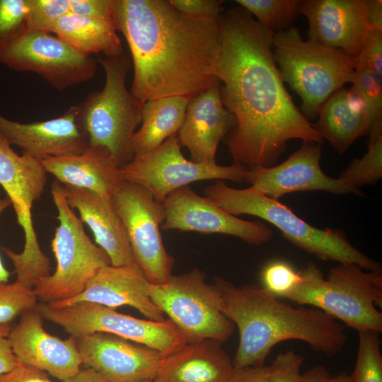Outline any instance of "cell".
<instances>
[{"mask_svg": "<svg viewBox=\"0 0 382 382\" xmlns=\"http://www.w3.org/2000/svg\"><path fill=\"white\" fill-rule=\"evenodd\" d=\"M220 30L216 74L223 105L234 119L226 140L233 163L271 167L289 140L323 143L284 87L272 50L274 33L241 6L221 13Z\"/></svg>", "mask_w": 382, "mask_h": 382, "instance_id": "obj_1", "label": "cell"}, {"mask_svg": "<svg viewBox=\"0 0 382 382\" xmlns=\"http://www.w3.org/2000/svg\"><path fill=\"white\" fill-rule=\"evenodd\" d=\"M112 6L115 28L131 52L130 91L137 98H192L220 84L221 16L192 17L167 0H112Z\"/></svg>", "mask_w": 382, "mask_h": 382, "instance_id": "obj_2", "label": "cell"}, {"mask_svg": "<svg viewBox=\"0 0 382 382\" xmlns=\"http://www.w3.org/2000/svg\"><path fill=\"white\" fill-rule=\"evenodd\" d=\"M213 284L222 313L238 329L234 369L263 366L271 349L285 340L302 341L328 357L346 345L345 325L318 308L294 307L256 284L237 286L219 277Z\"/></svg>", "mask_w": 382, "mask_h": 382, "instance_id": "obj_3", "label": "cell"}, {"mask_svg": "<svg viewBox=\"0 0 382 382\" xmlns=\"http://www.w3.org/2000/svg\"><path fill=\"white\" fill-rule=\"evenodd\" d=\"M301 279L286 296L299 305L318 308L359 332L382 331L381 270L338 263L325 277L314 262L299 270Z\"/></svg>", "mask_w": 382, "mask_h": 382, "instance_id": "obj_4", "label": "cell"}, {"mask_svg": "<svg viewBox=\"0 0 382 382\" xmlns=\"http://www.w3.org/2000/svg\"><path fill=\"white\" fill-rule=\"evenodd\" d=\"M204 194L232 215H252L270 223L293 245L320 260L355 264L366 270H381V264L352 245L343 232L312 226L279 199L250 187H229L221 180L207 187Z\"/></svg>", "mask_w": 382, "mask_h": 382, "instance_id": "obj_5", "label": "cell"}, {"mask_svg": "<svg viewBox=\"0 0 382 382\" xmlns=\"http://www.w3.org/2000/svg\"><path fill=\"white\" fill-rule=\"evenodd\" d=\"M272 50L283 82L301 99V113L314 119L327 98L351 83L356 59L316 42L303 40L294 26L274 33Z\"/></svg>", "mask_w": 382, "mask_h": 382, "instance_id": "obj_6", "label": "cell"}, {"mask_svg": "<svg viewBox=\"0 0 382 382\" xmlns=\"http://www.w3.org/2000/svg\"><path fill=\"white\" fill-rule=\"evenodd\" d=\"M98 62L104 69L105 83L76 105L79 121L88 146L107 150L122 166L133 158L131 142L144 103L126 88L131 66L126 55L99 56Z\"/></svg>", "mask_w": 382, "mask_h": 382, "instance_id": "obj_7", "label": "cell"}, {"mask_svg": "<svg viewBox=\"0 0 382 382\" xmlns=\"http://www.w3.org/2000/svg\"><path fill=\"white\" fill-rule=\"evenodd\" d=\"M47 173L41 161L16 154L0 132V185L13 205L25 237L22 252L7 248L2 250L13 264L16 281L30 289L51 272L50 258L40 249L32 217L33 204L44 192Z\"/></svg>", "mask_w": 382, "mask_h": 382, "instance_id": "obj_8", "label": "cell"}, {"mask_svg": "<svg viewBox=\"0 0 382 382\" xmlns=\"http://www.w3.org/2000/svg\"><path fill=\"white\" fill-rule=\"evenodd\" d=\"M59 225L51 241L57 267L52 274L38 282L34 290L41 303L62 302L79 295L103 267L109 257L86 233L82 221L66 199L64 187L56 180L51 186Z\"/></svg>", "mask_w": 382, "mask_h": 382, "instance_id": "obj_9", "label": "cell"}, {"mask_svg": "<svg viewBox=\"0 0 382 382\" xmlns=\"http://www.w3.org/2000/svg\"><path fill=\"white\" fill-rule=\"evenodd\" d=\"M148 291L155 305L190 342L212 339L223 343L233 332L235 325L222 313L214 284H208L198 268L172 274L163 284L149 282Z\"/></svg>", "mask_w": 382, "mask_h": 382, "instance_id": "obj_10", "label": "cell"}, {"mask_svg": "<svg viewBox=\"0 0 382 382\" xmlns=\"http://www.w3.org/2000/svg\"><path fill=\"white\" fill-rule=\"evenodd\" d=\"M36 310L45 318L78 338L106 332L169 354L190 342L170 320H144L102 305L79 302L64 306L39 303Z\"/></svg>", "mask_w": 382, "mask_h": 382, "instance_id": "obj_11", "label": "cell"}, {"mask_svg": "<svg viewBox=\"0 0 382 382\" xmlns=\"http://www.w3.org/2000/svg\"><path fill=\"white\" fill-rule=\"evenodd\" d=\"M98 62L53 33L28 27L0 46V64L15 71L33 72L58 91L94 78Z\"/></svg>", "mask_w": 382, "mask_h": 382, "instance_id": "obj_12", "label": "cell"}, {"mask_svg": "<svg viewBox=\"0 0 382 382\" xmlns=\"http://www.w3.org/2000/svg\"><path fill=\"white\" fill-rule=\"evenodd\" d=\"M176 135L170 137L151 152L133 157L120 166L122 180L142 186L160 203L173 191L195 181L245 182L248 169L241 166L195 163L186 159Z\"/></svg>", "mask_w": 382, "mask_h": 382, "instance_id": "obj_13", "label": "cell"}, {"mask_svg": "<svg viewBox=\"0 0 382 382\" xmlns=\"http://www.w3.org/2000/svg\"><path fill=\"white\" fill-rule=\"evenodd\" d=\"M112 198L136 264L150 283L166 282L172 275L175 259L166 251L160 233L165 219L162 203L142 186L128 182Z\"/></svg>", "mask_w": 382, "mask_h": 382, "instance_id": "obj_14", "label": "cell"}, {"mask_svg": "<svg viewBox=\"0 0 382 382\" xmlns=\"http://www.w3.org/2000/svg\"><path fill=\"white\" fill-rule=\"evenodd\" d=\"M322 143L303 141L301 146L277 166L248 170L250 188L274 199L296 192L325 191L337 195H361L360 189L321 169Z\"/></svg>", "mask_w": 382, "mask_h": 382, "instance_id": "obj_15", "label": "cell"}, {"mask_svg": "<svg viewBox=\"0 0 382 382\" xmlns=\"http://www.w3.org/2000/svg\"><path fill=\"white\" fill-rule=\"evenodd\" d=\"M162 204L165 212L162 230L221 233L257 245L272 237V230L262 222L239 219L197 195L189 186L171 192Z\"/></svg>", "mask_w": 382, "mask_h": 382, "instance_id": "obj_16", "label": "cell"}, {"mask_svg": "<svg viewBox=\"0 0 382 382\" xmlns=\"http://www.w3.org/2000/svg\"><path fill=\"white\" fill-rule=\"evenodd\" d=\"M76 339L83 364L111 382L152 381L165 356L149 347L106 332Z\"/></svg>", "mask_w": 382, "mask_h": 382, "instance_id": "obj_17", "label": "cell"}, {"mask_svg": "<svg viewBox=\"0 0 382 382\" xmlns=\"http://www.w3.org/2000/svg\"><path fill=\"white\" fill-rule=\"evenodd\" d=\"M308 40L357 58L371 29L365 0H301Z\"/></svg>", "mask_w": 382, "mask_h": 382, "instance_id": "obj_18", "label": "cell"}, {"mask_svg": "<svg viewBox=\"0 0 382 382\" xmlns=\"http://www.w3.org/2000/svg\"><path fill=\"white\" fill-rule=\"evenodd\" d=\"M9 338L21 364L42 370L62 381L81 369L83 361L73 336L63 340L47 332L35 309L24 313Z\"/></svg>", "mask_w": 382, "mask_h": 382, "instance_id": "obj_19", "label": "cell"}, {"mask_svg": "<svg viewBox=\"0 0 382 382\" xmlns=\"http://www.w3.org/2000/svg\"><path fill=\"white\" fill-rule=\"evenodd\" d=\"M0 132L23 154L40 161L79 154L88 147L77 105L71 106L56 118L30 123L13 121L0 114Z\"/></svg>", "mask_w": 382, "mask_h": 382, "instance_id": "obj_20", "label": "cell"}, {"mask_svg": "<svg viewBox=\"0 0 382 382\" xmlns=\"http://www.w3.org/2000/svg\"><path fill=\"white\" fill-rule=\"evenodd\" d=\"M149 281L139 267L132 265L103 267L89 282L84 291L73 299L48 303L64 306L79 302H89L110 308L132 306L148 319L163 321L164 313L153 302L148 291Z\"/></svg>", "mask_w": 382, "mask_h": 382, "instance_id": "obj_21", "label": "cell"}, {"mask_svg": "<svg viewBox=\"0 0 382 382\" xmlns=\"http://www.w3.org/2000/svg\"><path fill=\"white\" fill-rule=\"evenodd\" d=\"M233 125L234 119L223 105L217 84L190 98L176 136L180 146L188 149L192 161L212 163H216L220 141Z\"/></svg>", "mask_w": 382, "mask_h": 382, "instance_id": "obj_22", "label": "cell"}, {"mask_svg": "<svg viewBox=\"0 0 382 382\" xmlns=\"http://www.w3.org/2000/svg\"><path fill=\"white\" fill-rule=\"evenodd\" d=\"M63 187L68 204L78 211L80 220L90 228L111 265H135L126 229L112 198L83 188Z\"/></svg>", "mask_w": 382, "mask_h": 382, "instance_id": "obj_23", "label": "cell"}, {"mask_svg": "<svg viewBox=\"0 0 382 382\" xmlns=\"http://www.w3.org/2000/svg\"><path fill=\"white\" fill-rule=\"evenodd\" d=\"M222 342L190 341L165 355L153 382H226L234 367Z\"/></svg>", "mask_w": 382, "mask_h": 382, "instance_id": "obj_24", "label": "cell"}, {"mask_svg": "<svg viewBox=\"0 0 382 382\" xmlns=\"http://www.w3.org/2000/svg\"><path fill=\"white\" fill-rule=\"evenodd\" d=\"M47 173L64 185L88 190L112 197L125 182L120 165L105 149L88 146L83 153L41 161Z\"/></svg>", "mask_w": 382, "mask_h": 382, "instance_id": "obj_25", "label": "cell"}, {"mask_svg": "<svg viewBox=\"0 0 382 382\" xmlns=\"http://www.w3.org/2000/svg\"><path fill=\"white\" fill-rule=\"evenodd\" d=\"M318 116V120L313 125L316 130L340 154L345 152L359 137L369 136L366 108L351 88L342 87L330 95Z\"/></svg>", "mask_w": 382, "mask_h": 382, "instance_id": "obj_26", "label": "cell"}, {"mask_svg": "<svg viewBox=\"0 0 382 382\" xmlns=\"http://www.w3.org/2000/svg\"><path fill=\"white\" fill-rule=\"evenodd\" d=\"M190 98L173 96L144 102L141 127L135 132L131 142L133 157L151 152L168 138L177 134Z\"/></svg>", "mask_w": 382, "mask_h": 382, "instance_id": "obj_27", "label": "cell"}, {"mask_svg": "<svg viewBox=\"0 0 382 382\" xmlns=\"http://www.w3.org/2000/svg\"><path fill=\"white\" fill-rule=\"evenodd\" d=\"M51 33L85 55L124 54L113 21L68 13L56 22Z\"/></svg>", "mask_w": 382, "mask_h": 382, "instance_id": "obj_28", "label": "cell"}, {"mask_svg": "<svg viewBox=\"0 0 382 382\" xmlns=\"http://www.w3.org/2000/svg\"><path fill=\"white\" fill-rule=\"evenodd\" d=\"M351 83L366 108L369 142L372 141L382 135V76L369 69L356 68Z\"/></svg>", "mask_w": 382, "mask_h": 382, "instance_id": "obj_29", "label": "cell"}, {"mask_svg": "<svg viewBox=\"0 0 382 382\" xmlns=\"http://www.w3.org/2000/svg\"><path fill=\"white\" fill-rule=\"evenodd\" d=\"M301 0H236L265 29L275 33L291 28L300 13Z\"/></svg>", "mask_w": 382, "mask_h": 382, "instance_id": "obj_30", "label": "cell"}, {"mask_svg": "<svg viewBox=\"0 0 382 382\" xmlns=\"http://www.w3.org/2000/svg\"><path fill=\"white\" fill-rule=\"evenodd\" d=\"M359 334V347L352 382H382V355L380 332L363 331Z\"/></svg>", "mask_w": 382, "mask_h": 382, "instance_id": "obj_31", "label": "cell"}, {"mask_svg": "<svg viewBox=\"0 0 382 382\" xmlns=\"http://www.w3.org/2000/svg\"><path fill=\"white\" fill-rule=\"evenodd\" d=\"M382 178V135L368 143V150L361 158H354L341 172L339 178L357 188L374 185Z\"/></svg>", "mask_w": 382, "mask_h": 382, "instance_id": "obj_32", "label": "cell"}, {"mask_svg": "<svg viewBox=\"0 0 382 382\" xmlns=\"http://www.w3.org/2000/svg\"><path fill=\"white\" fill-rule=\"evenodd\" d=\"M38 301L34 289L16 281L11 284L0 282V324L10 323L24 313L35 310Z\"/></svg>", "mask_w": 382, "mask_h": 382, "instance_id": "obj_33", "label": "cell"}, {"mask_svg": "<svg viewBox=\"0 0 382 382\" xmlns=\"http://www.w3.org/2000/svg\"><path fill=\"white\" fill-rule=\"evenodd\" d=\"M260 279L264 289L278 298H286L300 282L301 275L289 262L274 260L263 267Z\"/></svg>", "mask_w": 382, "mask_h": 382, "instance_id": "obj_34", "label": "cell"}, {"mask_svg": "<svg viewBox=\"0 0 382 382\" xmlns=\"http://www.w3.org/2000/svg\"><path fill=\"white\" fill-rule=\"evenodd\" d=\"M27 26L51 33L56 22L70 13L69 0H28Z\"/></svg>", "mask_w": 382, "mask_h": 382, "instance_id": "obj_35", "label": "cell"}, {"mask_svg": "<svg viewBox=\"0 0 382 382\" xmlns=\"http://www.w3.org/2000/svg\"><path fill=\"white\" fill-rule=\"evenodd\" d=\"M28 0H0V46L28 27Z\"/></svg>", "mask_w": 382, "mask_h": 382, "instance_id": "obj_36", "label": "cell"}, {"mask_svg": "<svg viewBox=\"0 0 382 382\" xmlns=\"http://www.w3.org/2000/svg\"><path fill=\"white\" fill-rule=\"evenodd\" d=\"M303 357L293 350L277 354L269 367L267 382H301Z\"/></svg>", "mask_w": 382, "mask_h": 382, "instance_id": "obj_37", "label": "cell"}, {"mask_svg": "<svg viewBox=\"0 0 382 382\" xmlns=\"http://www.w3.org/2000/svg\"><path fill=\"white\" fill-rule=\"evenodd\" d=\"M356 68L369 69L382 76V30L371 28L356 58Z\"/></svg>", "mask_w": 382, "mask_h": 382, "instance_id": "obj_38", "label": "cell"}, {"mask_svg": "<svg viewBox=\"0 0 382 382\" xmlns=\"http://www.w3.org/2000/svg\"><path fill=\"white\" fill-rule=\"evenodd\" d=\"M182 13L196 18H219L221 15V4L216 0H169Z\"/></svg>", "mask_w": 382, "mask_h": 382, "instance_id": "obj_39", "label": "cell"}, {"mask_svg": "<svg viewBox=\"0 0 382 382\" xmlns=\"http://www.w3.org/2000/svg\"><path fill=\"white\" fill-rule=\"evenodd\" d=\"M69 6L70 13L113 21L112 0H69Z\"/></svg>", "mask_w": 382, "mask_h": 382, "instance_id": "obj_40", "label": "cell"}, {"mask_svg": "<svg viewBox=\"0 0 382 382\" xmlns=\"http://www.w3.org/2000/svg\"><path fill=\"white\" fill-rule=\"evenodd\" d=\"M11 329L10 323L0 324V376L21 364L11 346L9 338Z\"/></svg>", "mask_w": 382, "mask_h": 382, "instance_id": "obj_41", "label": "cell"}, {"mask_svg": "<svg viewBox=\"0 0 382 382\" xmlns=\"http://www.w3.org/2000/svg\"><path fill=\"white\" fill-rule=\"evenodd\" d=\"M0 382H54L46 372L21 364L15 369L0 376Z\"/></svg>", "mask_w": 382, "mask_h": 382, "instance_id": "obj_42", "label": "cell"}, {"mask_svg": "<svg viewBox=\"0 0 382 382\" xmlns=\"http://www.w3.org/2000/svg\"><path fill=\"white\" fill-rule=\"evenodd\" d=\"M268 366L234 369L226 382H267Z\"/></svg>", "mask_w": 382, "mask_h": 382, "instance_id": "obj_43", "label": "cell"}, {"mask_svg": "<svg viewBox=\"0 0 382 382\" xmlns=\"http://www.w3.org/2000/svg\"><path fill=\"white\" fill-rule=\"evenodd\" d=\"M371 28L382 30V1L365 0Z\"/></svg>", "mask_w": 382, "mask_h": 382, "instance_id": "obj_44", "label": "cell"}, {"mask_svg": "<svg viewBox=\"0 0 382 382\" xmlns=\"http://www.w3.org/2000/svg\"><path fill=\"white\" fill-rule=\"evenodd\" d=\"M62 382H111L91 368L81 369L73 376Z\"/></svg>", "mask_w": 382, "mask_h": 382, "instance_id": "obj_45", "label": "cell"}, {"mask_svg": "<svg viewBox=\"0 0 382 382\" xmlns=\"http://www.w3.org/2000/svg\"><path fill=\"white\" fill-rule=\"evenodd\" d=\"M330 378L324 365L318 364L302 374L301 382H328Z\"/></svg>", "mask_w": 382, "mask_h": 382, "instance_id": "obj_46", "label": "cell"}, {"mask_svg": "<svg viewBox=\"0 0 382 382\" xmlns=\"http://www.w3.org/2000/svg\"><path fill=\"white\" fill-rule=\"evenodd\" d=\"M11 205L10 199L6 196L2 197V191L0 188V216L4 211ZM11 273L5 267L0 256V282L7 283L10 279Z\"/></svg>", "mask_w": 382, "mask_h": 382, "instance_id": "obj_47", "label": "cell"}, {"mask_svg": "<svg viewBox=\"0 0 382 382\" xmlns=\"http://www.w3.org/2000/svg\"><path fill=\"white\" fill-rule=\"evenodd\" d=\"M328 382H352L350 375L343 371L334 377H330Z\"/></svg>", "mask_w": 382, "mask_h": 382, "instance_id": "obj_48", "label": "cell"}, {"mask_svg": "<svg viewBox=\"0 0 382 382\" xmlns=\"http://www.w3.org/2000/svg\"><path fill=\"white\" fill-rule=\"evenodd\" d=\"M139 382H153L152 381H139Z\"/></svg>", "mask_w": 382, "mask_h": 382, "instance_id": "obj_49", "label": "cell"}]
</instances>
